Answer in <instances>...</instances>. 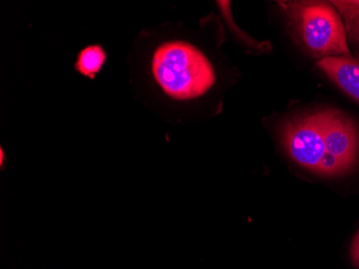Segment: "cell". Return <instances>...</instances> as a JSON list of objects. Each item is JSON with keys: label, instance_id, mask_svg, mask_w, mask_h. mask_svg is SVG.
Listing matches in <instances>:
<instances>
[{"label": "cell", "instance_id": "6da1fadb", "mask_svg": "<svg viewBox=\"0 0 359 269\" xmlns=\"http://www.w3.org/2000/svg\"><path fill=\"white\" fill-rule=\"evenodd\" d=\"M130 58L135 86L149 80L177 102L201 98L217 83L211 60L198 46L185 40H166L151 50L135 44Z\"/></svg>", "mask_w": 359, "mask_h": 269}, {"label": "cell", "instance_id": "7a4b0ae2", "mask_svg": "<svg viewBox=\"0 0 359 269\" xmlns=\"http://www.w3.org/2000/svg\"><path fill=\"white\" fill-rule=\"evenodd\" d=\"M281 7L297 29L309 51L316 56L352 58L346 27L340 14L330 3L282 1Z\"/></svg>", "mask_w": 359, "mask_h": 269}, {"label": "cell", "instance_id": "3957f363", "mask_svg": "<svg viewBox=\"0 0 359 269\" xmlns=\"http://www.w3.org/2000/svg\"><path fill=\"white\" fill-rule=\"evenodd\" d=\"M283 145L292 161L323 176L326 147L320 111L288 121L283 129Z\"/></svg>", "mask_w": 359, "mask_h": 269}, {"label": "cell", "instance_id": "277c9868", "mask_svg": "<svg viewBox=\"0 0 359 269\" xmlns=\"http://www.w3.org/2000/svg\"><path fill=\"white\" fill-rule=\"evenodd\" d=\"M320 113L326 147L323 176L344 175L358 157V129L348 117L338 111L322 110Z\"/></svg>", "mask_w": 359, "mask_h": 269}, {"label": "cell", "instance_id": "5b68a950", "mask_svg": "<svg viewBox=\"0 0 359 269\" xmlns=\"http://www.w3.org/2000/svg\"><path fill=\"white\" fill-rule=\"evenodd\" d=\"M318 67L337 86L359 102V60L353 58H327L318 60Z\"/></svg>", "mask_w": 359, "mask_h": 269}, {"label": "cell", "instance_id": "8992f818", "mask_svg": "<svg viewBox=\"0 0 359 269\" xmlns=\"http://www.w3.org/2000/svg\"><path fill=\"white\" fill-rule=\"evenodd\" d=\"M107 58V52L100 44L84 46L76 55L74 70L81 76L94 80L104 68Z\"/></svg>", "mask_w": 359, "mask_h": 269}, {"label": "cell", "instance_id": "52a82bcc", "mask_svg": "<svg viewBox=\"0 0 359 269\" xmlns=\"http://www.w3.org/2000/svg\"><path fill=\"white\" fill-rule=\"evenodd\" d=\"M330 4L344 20L346 36L356 42L359 40V0H334Z\"/></svg>", "mask_w": 359, "mask_h": 269}, {"label": "cell", "instance_id": "ba28073f", "mask_svg": "<svg viewBox=\"0 0 359 269\" xmlns=\"http://www.w3.org/2000/svg\"><path fill=\"white\" fill-rule=\"evenodd\" d=\"M351 258L352 263L357 269H359V230L353 238L352 244H351Z\"/></svg>", "mask_w": 359, "mask_h": 269}, {"label": "cell", "instance_id": "9c48e42d", "mask_svg": "<svg viewBox=\"0 0 359 269\" xmlns=\"http://www.w3.org/2000/svg\"><path fill=\"white\" fill-rule=\"evenodd\" d=\"M355 44H356L357 48H359V40H357L356 42H354ZM358 58H359V51H358Z\"/></svg>", "mask_w": 359, "mask_h": 269}]
</instances>
